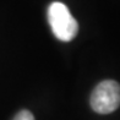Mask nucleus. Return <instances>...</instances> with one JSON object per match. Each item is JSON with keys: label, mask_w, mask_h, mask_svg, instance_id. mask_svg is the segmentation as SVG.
I'll return each instance as SVG.
<instances>
[{"label": "nucleus", "mask_w": 120, "mask_h": 120, "mask_svg": "<svg viewBox=\"0 0 120 120\" xmlns=\"http://www.w3.org/2000/svg\"><path fill=\"white\" fill-rule=\"evenodd\" d=\"M49 26L59 41L70 42L79 32V23L68 6L60 1H54L48 8Z\"/></svg>", "instance_id": "f257e3e1"}, {"label": "nucleus", "mask_w": 120, "mask_h": 120, "mask_svg": "<svg viewBox=\"0 0 120 120\" xmlns=\"http://www.w3.org/2000/svg\"><path fill=\"white\" fill-rule=\"evenodd\" d=\"M92 109L98 114H110L120 107V85L114 80H104L92 91Z\"/></svg>", "instance_id": "f03ea898"}, {"label": "nucleus", "mask_w": 120, "mask_h": 120, "mask_svg": "<svg viewBox=\"0 0 120 120\" xmlns=\"http://www.w3.org/2000/svg\"><path fill=\"white\" fill-rule=\"evenodd\" d=\"M12 120H34V116L30 110L23 109V110H20L17 114H16Z\"/></svg>", "instance_id": "7ed1b4c3"}]
</instances>
